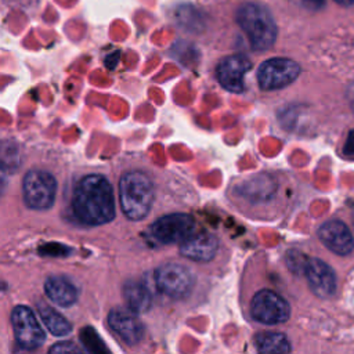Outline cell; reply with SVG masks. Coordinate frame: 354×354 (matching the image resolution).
Here are the masks:
<instances>
[{"instance_id": "13", "label": "cell", "mask_w": 354, "mask_h": 354, "mask_svg": "<svg viewBox=\"0 0 354 354\" xmlns=\"http://www.w3.org/2000/svg\"><path fill=\"white\" fill-rule=\"evenodd\" d=\"M136 314L130 308H115L108 315L109 326L130 346L137 344L144 336V326Z\"/></svg>"}, {"instance_id": "3", "label": "cell", "mask_w": 354, "mask_h": 354, "mask_svg": "<svg viewBox=\"0 0 354 354\" xmlns=\"http://www.w3.org/2000/svg\"><path fill=\"white\" fill-rule=\"evenodd\" d=\"M120 206L130 220H141L148 216L153 202V185L142 171H129L119 183Z\"/></svg>"}, {"instance_id": "20", "label": "cell", "mask_w": 354, "mask_h": 354, "mask_svg": "<svg viewBox=\"0 0 354 354\" xmlns=\"http://www.w3.org/2000/svg\"><path fill=\"white\" fill-rule=\"evenodd\" d=\"M79 353L80 348L79 347H75L72 343H61V344H57V346H53L50 348V353Z\"/></svg>"}, {"instance_id": "23", "label": "cell", "mask_w": 354, "mask_h": 354, "mask_svg": "<svg viewBox=\"0 0 354 354\" xmlns=\"http://www.w3.org/2000/svg\"><path fill=\"white\" fill-rule=\"evenodd\" d=\"M347 97H348V101L351 104V108L354 109V83L350 84L348 90H347Z\"/></svg>"}, {"instance_id": "15", "label": "cell", "mask_w": 354, "mask_h": 354, "mask_svg": "<svg viewBox=\"0 0 354 354\" xmlns=\"http://www.w3.org/2000/svg\"><path fill=\"white\" fill-rule=\"evenodd\" d=\"M44 292L51 301L61 307H69L77 300L76 285L62 275L48 277L44 281Z\"/></svg>"}, {"instance_id": "1", "label": "cell", "mask_w": 354, "mask_h": 354, "mask_svg": "<svg viewBox=\"0 0 354 354\" xmlns=\"http://www.w3.org/2000/svg\"><path fill=\"white\" fill-rule=\"evenodd\" d=\"M72 207L76 217L84 224L101 225L109 223L115 217L111 183L100 174L83 177L73 191Z\"/></svg>"}, {"instance_id": "4", "label": "cell", "mask_w": 354, "mask_h": 354, "mask_svg": "<svg viewBox=\"0 0 354 354\" xmlns=\"http://www.w3.org/2000/svg\"><path fill=\"white\" fill-rule=\"evenodd\" d=\"M25 203L36 210H46L54 203L57 181L48 171L29 170L22 181Z\"/></svg>"}, {"instance_id": "14", "label": "cell", "mask_w": 354, "mask_h": 354, "mask_svg": "<svg viewBox=\"0 0 354 354\" xmlns=\"http://www.w3.org/2000/svg\"><path fill=\"white\" fill-rule=\"evenodd\" d=\"M218 248L217 238L207 232L191 234L187 236L181 245L180 252L184 257L195 261H209L214 257Z\"/></svg>"}, {"instance_id": "21", "label": "cell", "mask_w": 354, "mask_h": 354, "mask_svg": "<svg viewBox=\"0 0 354 354\" xmlns=\"http://www.w3.org/2000/svg\"><path fill=\"white\" fill-rule=\"evenodd\" d=\"M343 152L347 156H354V129L350 130L348 134H347V140H346Z\"/></svg>"}, {"instance_id": "22", "label": "cell", "mask_w": 354, "mask_h": 354, "mask_svg": "<svg viewBox=\"0 0 354 354\" xmlns=\"http://www.w3.org/2000/svg\"><path fill=\"white\" fill-rule=\"evenodd\" d=\"M303 3L307 6V7H313V8H318L322 6L324 0H303Z\"/></svg>"}, {"instance_id": "5", "label": "cell", "mask_w": 354, "mask_h": 354, "mask_svg": "<svg viewBox=\"0 0 354 354\" xmlns=\"http://www.w3.org/2000/svg\"><path fill=\"white\" fill-rule=\"evenodd\" d=\"M250 314L261 324L277 325L288 321L290 307L278 293L270 289H263L253 296L250 301Z\"/></svg>"}, {"instance_id": "10", "label": "cell", "mask_w": 354, "mask_h": 354, "mask_svg": "<svg viewBox=\"0 0 354 354\" xmlns=\"http://www.w3.org/2000/svg\"><path fill=\"white\" fill-rule=\"evenodd\" d=\"M252 68L250 61L239 54L228 55L220 61L216 69L218 83L228 91L242 93L245 90V75Z\"/></svg>"}, {"instance_id": "11", "label": "cell", "mask_w": 354, "mask_h": 354, "mask_svg": "<svg viewBox=\"0 0 354 354\" xmlns=\"http://www.w3.org/2000/svg\"><path fill=\"white\" fill-rule=\"evenodd\" d=\"M304 274L311 290L318 297L328 299L336 292V274L325 261L319 259H308Z\"/></svg>"}, {"instance_id": "8", "label": "cell", "mask_w": 354, "mask_h": 354, "mask_svg": "<svg viewBox=\"0 0 354 354\" xmlns=\"http://www.w3.org/2000/svg\"><path fill=\"white\" fill-rule=\"evenodd\" d=\"M155 282L165 295L180 299L192 290L195 278L187 267L177 263H166L156 268Z\"/></svg>"}, {"instance_id": "25", "label": "cell", "mask_w": 354, "mask_h": 354, "mask_svg": "<svg viewBox=\"0 0 354 354\" xmlns=\"http://www.w3.org/2000/svg\"><path fill=\"white\" fill-rule=\"evenodd\" d=\"M353 218H354V206H353Z\"/></svg>"}, {"instance_id": "24", "label": "cell", "mask_w": 354, "mask_h": 354, "mask_svg": "<svg viewBox=\"0 0 354 354\" xmlns=\"http://www.w3.org/2000/svg\"><path fill=\"white\" fill-rule=\"evenodd\" d=\"M335 1L342 6H353L354 4V0H335Z\"/></svg>"}, {"instance_id": "7", "label": "cell", "mask_w": 354, "mask_h": 354, "mask_svg": "<svg viewBox=\"0 0 354 354\" xmlns=\"http://www.w3.org/2000/svg\"><path fill=\"white\" fill-rule=\"evenodd\" d=\"M300 73V66L289 58H270L257 69V82L263 90H277L290 84Z\"/></svg>"}, {"instance_id": "18", "label": "cell", "mask_w": 354, "mask_h": 354, "mask_svg": "<svg viewBox=\"0 0 354 354\" xmlns=\"http://www.w3.org/2000/svg\"><path fill=\"white\" fill-rule=\"evenodd\" d=\"M254 344L261 353H288L290 343L288 337L278 332H260L254 337Z\"/></svg>"}, {"instance_id": "17", "label": "cell", "mask_w": 354, "mask_h": 354, "mask_svg": "<svg viewBox=\"0 0 354 354\" xmlns=\"http://www.w3.org/2000/svg\"><path fill=\"white\" fill-rule=\"evenodd\" d=\"M37 311L43 324L46 325L48 332H51L54 336H66L72 330L71 322L62 314L55 311L53 307L39 303Z\"/></svg>"}, {"instance_id": "19", "label": "cell", "mask_w": 354, "mask_h": 354, "mask_svg": "<svg viewBox=\"0 0 354 354\" xmlns=\"http://www.w3.org/2000/svg\"><path fill=\"white\" fill-rule=\"evenodd\" d=\"M307 260H308V259H306L300 252L290 250V252L286 253L288 266H289V268H292L295 272H299V271H303V272H304Z\"/></svg>"}, {"instance_id": "2", "label": "cell", "mask_w": 354, "mask_h": 354, "mask_svg": "<svg viewBox=\"0 0 354 354\" xmlns=\"http://www.w3.org/2000/svg\"><path fill=\"white\" fill-rule=\"evenodd\" d=\"M236 22L256 51H266L275 43L277 24L270 10L259 3H245L236 11Z\"/></svg>"}, {"instance_id": "6", "label": "cell", "mask_w": 354, "mask_h": 354, "mask_svg": "<svg viewBox=\"0 0 354 354\" xmlns=\"http://www.w3.org/2000/svg\"><path fill=\"white\" fill-rule=\"evenodd\" d=\"M10 318H11L14 336L19 347H22L24 350H35L44 343L46 340L44 330L29 307L26 306L14 307Z\"/></svg>"}, {"instance_id": "12", "label": "cell", "mask_w": 354, "mask_h": 354, "mask_svg": "<svg viewBox=\"0 0 354 354\" xmlns=\"http://www.w3.org/2000/svg\"><path fill=\"white\" fill-rule=\"evenodd\" d=\"M318 238L333 253L346 256L354 249V238L348 227L340 220H330L318 228Z\"/></svg>"}, {"instance_id": "9", "label": "cell", "mask_w": 354, "mask_h": 354, "mask_svg": "<svg viewBox=\"0 0 354 354\" xmlns=\"http://www.w3.org/2000/svg\"><path fill=\"white\" fill-rule=\"evenodd\" d=\"M195 221L189 214L171 213L159 217L152 225V235L162 243L183 242L194 231Z\"/></svg>"}, {"instance_id": "16", "label": "cell", "mask_w": 354, "mask_h": 354, "mask_svg": "<svg viewBox=\"0 0 354 354\" xmlns=\"http://www.w3.org/2000/svg\"><path fill=\"white\" fill-rule=\"evenodd\" d=\"M123 297L129 308L137 314L147 313L152 303V296L148 288L138 281H127L123 285Z\"/></svg>"}]
</instances>
